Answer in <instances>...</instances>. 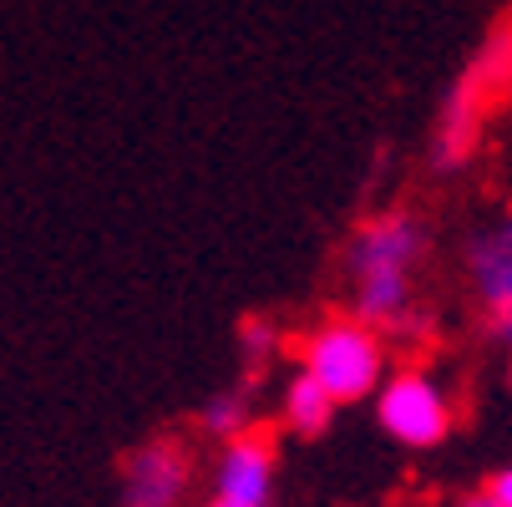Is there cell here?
<instances>
[{
    "instance_id": "obj_1",
    "label": "cell",
    "mask_w": 512,
    "mask_h": 507,
    "mask_svg": "<svg viewBox=\"0 0 512 507\" xmlns=\"http://www.w3.org/2000/svg\"><path fill=\"white\" fill-rule=\"evenodd\" d=\"M512 82V31H497L487 36V46L472 56V66L462 71V82L452 87L447 107H442V122H436V148H431V163L452 173L467 163L472 153V137H477V117L482 107Z\"/></svg>"
},
{
    "instance_id": "obj_2",
    "label": "cell",
    "mask_w": 512,
    "mask_h": 507,
    "mask_svg": "<svg viewBox=\"0 0 512 507\" xmlns=\"http://www.w3.org/2000/svg\"><path fill=\"white\" fill-rule=\"evenodd\" d=\"M381 366L386 350L381 335L360 320H325L310 340H305V376L340 406V401H360L381 386Z\"/></svg>"
},
{
    "instance_id": "obj_3",
    "label": "cell",
    "mask_w": 512,
    "mask_h": 507,
    "mask_svg": "<svg viewBox=\"0 0 512 507\" xmlns=\"http://www.w3.org/2000/svg\"><path fill=\"white\" fill-rule=\"evenodd\" d=\"M381 426L401 447H436L452 431V401L421 371H401L381 386V406H376Z\"/></svg>"
},
{
    "instance_id": "obj_4",
    "label": "cell",
    "mask_w": 512,
    "mask_h": 507,
    "mask_svg": "<svg viewBox=\"0 0 512 507\" xmlns=\"http://www.w3.org/2000/svg\"><path fill=\"white\" fill-rule=\"evenodd\" d=\"M426 249V229L411 219V213H381L371 219L355 244H350V269L360 274H411V264Z\"/></svg>"
},
{
    "instance_id": "obj_5",
    "label": "cell",
    "mask_w": 512,
    "mask_h": 507,
    "mask_svg": "<svg viewBox=\"0 0 512 507\" xmlns=\"http://www.w3.org/2000/svg\"><path fill=\"white\" fill-rule=\"evenodd\" d=\"M188 492V452L173 442H153L127 457L122 472V502L127 507H178Z\"/></svg>"
},
{
    "instance_id": "obj_6",
    "label": "cell",
    "mask_w": 512,
    "mask_h": 507,
    "mask_svg": "<svg viewBox=\"0 0 512 507\" xmlns=\"http://www.w3.org/2000/svg\"><path fill=\"white\" fill-rule=\"evenodd\" d=\"M213 487L218 497L213 502H234V507H264L269 492H274V447L254 431L234 437L218 457V472H213Z\"/></svg>"
},
{
    "instance_id": "obj_7",
    "label": "cell",
    "mask_w": 512,
    "mask_h": 507,
    "mask_svg": "<svg viewBox=\"0 0 512 507\" xmlns=\"http://www.w3.org/2000/svg\"><path fill=\"white\" fill-rule=\"evenodd\" d=\"M355 320L360 325H411V274H360Z\"/></svg>"
},
{
    "instance_id": "obj_8",
    "label": "cell",
    "mask_w": 512,
    "mask_h": 507,
    "mask_svg": "<svg viewBox=\"0 0 512 507\" xmlns=\"http://www.w3.org/2000/svg\"><path fill=\"white\" fill-rule=\"evenodd\" d=\"M330 416H335V401L300 371L295 381L284 386V421L300 431V437H315V431H325L330 426Z\"/></svg>"
},
{
    "instance_id": "obj_9",
    "label": "cell",
    "mask_w": 512,
    "mask_h": 507,
    "mask_svg": "<svg viewBox=\"0 0 512 507\" xmlns=\"http://www.w3.org/2000/svg\"><path fill=\"white\" fill-rule=\"evenodd\" d=\"M203 431H213V437H244L249 431V396L244 391H218L208 406H203Z\"/></svg>"
},
{
    "instance_id": "obj_10",
    "label": "cell",
    "mask_w": 512,
    "mask_h": 507,
    "mask_svg": "<svg viewBox=\"0 0 512 507\" xmlns=\"http://www.w3.org/2000/svg\"><path fill=\"white\" fill-rule=\"evenodd\" d=\"M239 345H244V355H249V366H264V360L274 355V345H279V335H274L269 320H244Z\"/></svg>"
},
{
    "instance_id": "obj_11",
    "label": "cell",
    "mask_w": 512,
    "mask_h": 507,
    "mask_svg": "<svg viewBox=\"0 0 512 507\" xmlns=\"http://www.w3.org/2000/svg\"><path fill=\"white\" fill-rule=\"evenodd\" d=\"M487 497H492L497 507H512V467H507V472H497V477L487 482Z\"/></svg>"
},
{
    "instance_id": "obj_12",
    "label": "cell",
    "mask_w": 512,
    "mask_h": 507,
    "mask_svg": "<svg viewBox=\"0 0 512 507\" xmlns=\"http://www.w3.org/2000/svg\"><path fill=\"white\" fill-rule=\"evenodd\" d=\"M487 325H492V335H497V340H507V345H512V310H502V315H487Z\"/></svg>"
},
{
    "instance_id": "obj_13",
    "label": "cell",
    "mask_w": 512,
    "mask_h": 507,
    "mask_svg": "<svg viewBox=\"0 0 512 507\" xmlns=\"http://www.w3.org/2000/svg\"><path fill=\"white\" fill-rule=\"evenodd\" d=\"M457 507H497V502H492V497H487V492H472V497H462V502H457Z\"/></svg>"
},
{
    "instance_id": "obj_14",
    "label": "cell",
    "mask_w": 512,
    "mask_h": 507,
    "mask_svg": "<svg viewBox=\"0 0 512 507\" xmlns=\"http://www.w3.org/2000/svg\"><path fill=\"white\" fill-rule=\"evenodd\" d=\"M497 234H502V244H507V254H512V213H507V224H502Z\"/></svg>"
},
{
    "instance_id": "obj_15",
    "label": "cell",
    "mask_w": 512,
    "mask_h": 507,
    "mask_svg": "<svg viewBox=\"0 0 512 507\" xmlns=\"http://www.w3.org/2000/svg\"><path fill=\"white\" fill-rule=\"evenodd\" d=\"M213 507H234V502H213Z\"/></svg>"
}]
</instances>
